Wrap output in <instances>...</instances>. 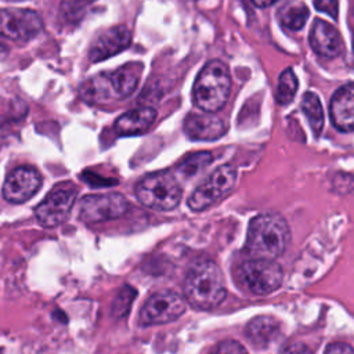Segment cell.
Here are the masks:
<instances>
[{"instance_id":"22","label":"cell","mask_w":354,"mask_h":354,"mask_svg":"<svg viewBox=\"0 0 354 354\" xmlns=\"http://www.w3.org/2000/svg\"><path fill=\"white\" fill-rule=\"evenodd\" d=\"M310 11L306 7V4L297 3V4H288L283 11L281 12V22L283 26L289 29H300L307 21Z\"/></svg>"},{"instance_id":"13","label":"cell","mask_w":354,"mask_h":354,"mask_svg":"<svg viewBox=\"0 0 354 354\" xmlns=\"http://www.w3.org/2000/svg\"><path fill=\"white\" fill-rule=\"evenodd\" d=\"M131 43V32L123 26H113L101 32L93 41L88 50V59L91 62L104 61L129 47Z\"/></svg>"},{"instance_id":"1","label":"cell","mask_w":354,"mask_h":354,"mask_svg":"<svg viewBox=\"0 0 354 354\" xmlns=\"http://www.w3.org/2000/svg\"><path fill=\"white\" fill-rule=\"evenodd\" d=\"M289 241L286 220L278 213H261L249 223L245 252L250 259L274 260L285 252Z\"/></svg>"},{"instance_id":"8","label":"cell","mask_w":354,"mask_h":354,"mask_svg":"<svg viewBox=\"0 0 354 354\" xmlns=\"http://www.w3.org/2000/svg\"><path fill=\"white\" fill-rule=\"evenodd\" d=\"M75 202L76 188L72 184L61 183L54 187L47 194L44 201L36 206V220L46 228H54L69 217Z\"/></svg>"},{"instance_id":"2","label":"cell","mask_w":354,"mask_h":354,"mask_svg":"<svg viewBox=\"0 0 354 354\" xmlns=\"http://www.w3.org/2000/svg\"><path fill=\"white\" fill-rule=\"evenodd\" d=\"M141 71V62H130L113 72H102L83 82L79 87V94L90 104H105L123 100L136 90Z\"/></svg>"},{"instance_id":"9","label":"cell","mask_w":354,"mask_h":354,"mask_svg":"<svg viewBox=\"0 0 354 354\" xmlns=\"http://www.w3.org/2000/svg\"><path fill=\"white\" fill-rule=\"evenodd\" d=\"M127 209L129 202L122 194L86 195L79 201V218L87 224L102 223L123 216Z\"/></svg>"},{"instance_id":"10","label":"cell","mask_w":354,"mask_h":354,"mask_svg":"<svg viewBox=\"0 0 354 354\" xmlns=\"http://www.w3.org/2000/svg\"><path fill=\"white\" fill-rule=\"evenodd\" d=\"M43 29L40 14L29 8H1L0 36L15 41H26L37 36Z\"/></svg>"},{"instance_id":"24","label":"cell","mask_w":354,"mask_h":354,"mask_svg":"<svg viewBox=\"0 0 354 354\" xmlns=\"http://www.w3.org/2000/svg\"><path fill=\"white\" fill-rule=\"evenodd\" d=\"M91 1L93 0H62V14L65 18H77Z\"/></svg>"},{"instance_id":"14","label":"cell","mask_w":354,"mask_h":354,"mask_svg":"<svg viewBox=\"0 0 354 354\" xmlns=\"http://www.w3.org/2000/svg\"><path fill=\"white\" fill-rule=\"evenodd\" d=\"M329 116L337 130H354V83L335 91L329 104Z\"/></svg>"},{"instance_id":"5","label":"cell","mask_w":354,"mask_h":354,"mask_svg":"<svg viewBox=\"0 0 354 354\" xmlns=\"http://www.w3.org/2000/svg\"><path fill=\"white\" fill-rule=\"evenodd\" d=\"M181 187L170 171L152 173L136 185L137 199L144 206L162 212L174 209L181 201Z\"/></svg>"},{"instance_id":"33","label":"cell","mask_w":354,"mask_h":354,"mask_svg":"<svg viewBox=\"0 0 354 354\" xmlns=\"http://www.w3.org/2000/svg\"><path fill=\"white\" fill-rule=\"evenodd\" d=\"M353 51H354V39H353Z\"/></svg>"},{"instance_id":"28","label":"cell","mask_w":354,"mask_h":354,"mask_svg":"<svg viewBox=\"0 0 354 354\" xmlns=\"http://www.w3.org/2000/svg\"><path fill=\"white\" fill-rule=\"evenodd\" d=\"M10 133H11L10 123L3 116H0V148L8 141Z\"/></svg>"},{"instance_id":"25","label":"cell","mask_w":354,"mask_h":354,"mask_svg":"<svg viewBox=\"0 0 354 354\" xmlns=\"http://www.w3.org/2000/svg\"><path fill=\"white\" fill-rule=\"evenodd\" d=\"M210 354H248L246 348L235 340H224L216 346Z\"/></svg>"},{"instance_id":"16","label":"cell","mask_w":354,"mask_h":354,"mask_svg":"<svg viewBox=\"0 0 354 354\" xmlns=\"http://www.w3.org/2000/svg\"><path fill=\"white\" fill-rule=\"evenodd\" d=\"M225 130L227 127L224 122L218 116L210 113H188L184 119V133L191 140H218L225 134Z\"/></svg>"},{"instance_id":"27","label":"cell","mask_w":354,"mask_h":354,"mask_svg":"<svg viewBox=\"0 0 354 354\" xmlns=\"http://www.w3.org/2000/svg\"><path fill=\"white\" fill-rule=\"evenodd\" d=\"M325 354H354V350L346 343H332L326 347Z\"/></svg>"},{"instance_id":"3","label":"cell","mask_w":354,"mask_h":354,"mask_svg":"<svg viewBox=\"0 0 354 354\" xmlns=\"http://www.w3.org/2000/svg\"><path fill=\"white\" fill-rule=\"evenodd\" d=\"M183 288L188 303L201 310L217 307L227 295L224 275L220 267L210 260H201L191 266Z\"/></svg>"},{"instance_id":"17","label":"cell","mask_w":354,"mask_h":354,"mask_svg":"<svg viewBox=\"0 0 354 354\" xmlns=\"http://www.w3.org/2000/svg\"><path fill=\"white\" fill-rule=\"evenodd\" d=\"M156 111L151 106L131 109L120 115L115 122V131L119 136H137L145 133L155 122Z\"/></svg>"},{"instance_id":"29","label":"cell","mask_w":354,"mask_h":354,"mask_svg":"<svg viewBox=\"0 0 354 354\" xmlns=\"http://www.w3.org/2000/svg\"><path fill=\"white\" fill-rule=\"evenodd\" d=\"M285 354H313V353H311V350H310L307 346H304V344H301V343H297V344L290 346V347L285 351Z\"/></svg>"},{"instance_id":"31","label":"cell","mask_w":354,"mask_h":354,"mask_svg":"<svg viewBox=\"0 0 354 354\" xmlns=\"http://www.w3.org/2000/svg\"><path fill=\"white\" fill-rule=\"evenodd\" d=\"M7 54V46H6V43L3 41V37L0 36V57H3V55H6Z\"/></svg>"},{"instance_id":"19","label":"cell","mask_w":354,"mask_h":354,"mask_svg":"<svg viewBox=\"0 0 354 354\" xmlns=\"http://www.w3.org/2000/svg\"><path fill=\"white\" fill-rule=\"evenodd\" d=\"M301 111L307 116L308 124L313 130V134L318 137L324 127V109L318 95L313 91H307L301 98Z\"/></svg>"},{"instance_id":"26","label":"cell","mask_w":354,"mask_h":354,"mask_svg":"<svg viewBox=\"0 0 354 354\" xmlns=\"http://www.w3.org/2000/svg\"><path fill=\"white\" fill-rule=\"evenodd\" d=\"M314 6L318 11L328 14L333 19H337V14H339L337 0H314Z\"/></svg>"},{"instance_id":"11","label":"cell","mask_w":354,"mask_h":354,"mask_svg":"<svg viewBox=\"0 0 354 354\" xmlns=\"http://www.w3.org/2000/svg\"><path fill=\"white\" fill-rule=\"evenodd\" d=\"M185 311V300L173 290H159L149 296L140 311V324L144 326L166 324L177 319Z\"/></svg>"},{"instance_id":"12","label":"cell","mask_w":354,"mask_h":354,"mask_svg":"<svg viewBox=\"0 0 354 354\" xmlns=\"http://www.w3.org/2000/svg\"><path fill=\"white\" fill-rule=\"evenodd\" d=\"M41 187V176L32 166L15 167L3 184V196L11 203H22L30 199Z\"/></svg>"},{"instance_id":"32","label":"cell","mask_w":354,"mask_h":354,"mask_svg":"<svg viewBox=\"0 0 354 354\" xmlns=\"http://www.w3.org/2000/svg\"><path fill=\"white\" fill-rule=\"evenodd\" d=\"M4 1H11V3H15V1H25V0H4Z\"/></svg>"},{"instance_id":"7","label":"cell","mask_w":354,"mask_h":354,"mask_svg":"<svg viewBox=\"0 0 354 354\" xmlns=\"http://www.w3.org/2000/svg\"><path fill=\"white\" fill-rule=\"evenodd\" d=\"M236 169L232 165L218 166L188 198V207L201 212L223 199L235 185Z\"/></svg>"},{"instance_id":"23","label":"cell","mask_w":354,"mask_h":354,"mask_svg":"<svg viewBox=\"0 0 354 354\" xmlns=\"http://www.w3.org/2000/svg\"><path fill=\"white\" fill-rule=\"evenodd\" d=\"M136 295H137L136 289H133L131 286H123L119 290V293L116 295V297L113 300V304H112L113 317H116V318L124 317L129 313Z\"/></svg>"},{"instance_id":"30","label":"cell","mask_w":354,"mask_h":354,"mask_svg":"<svg viewBox=\"0 0 354 354\" xmlns=\"http://www.w3.org/2000/svg\"><path fill=\"white\" fill-rule=\"evenodd\" d=\"M252 1H253V4H254V6L264 8V7H268V6L274 4L277 0H252Z\"/></svg>"},{"instance_id":"20","label":"cell","mask_w":354,"mask_h":354,"mask_svg":"<svg viewBox=\"0 0 354 354\" xmlns=\"http://www.w3.org/2000/svg\"><path fill=\"white\" fill-rule=\"evenodd\" d=\"M299 87V80L296 73L293 72L292 68L285 69L278 80V86H277V102L279 105H288L293 101L295 94L297 91Z\"/></svg>"},{"instance_id":"4","label":"cell","mask_w":354,"mask_h":354,"mask_svg":"<svg viewBox=\"0 0 354 354\" xmlns=\"http://www.w3.org/2000/svg\"><path fill=\"white\" fill-rule=\"evenodd\" d=\"M231 90V75L221 61L207 62L194 83V101L205 112L213 113L220 111Z\"/></svg>"},{"instance_id":"15","label":"cell","mask_w":354,"mask_h":354,"mask_svg":"<svg viewBox=\"0 0 354 354\" xmlns=\"http://www.w3.org/2000/svg\"><path fill=\"white\" fill-rule=\"evenodd\" d=\"M311 48L321 57L335 58L340 54L342 39L339 32L324 19H314L308 33Z\"/></svg>"},{"instance_id":"21","label":"cell","mask_w":354,"mask_h":354,"mask_svg":"<svg viewBox=\"0 0 354 354\" xmlns=\"http://www.w3.org/2000/svg\"><path fill=\"white\" fill-rule=\"evenodd\" d=\"M212 160L213 156L210 152H196L183 159V162L177 166V171L184 177H191L206 169L212 163Z\"/></svg>"},{"instance_id":"18","label":"cell","mask_w":354,"mask_h":354,"mask_svg":"<svg viewBox=\"0 0 354 354\" xmlns=\"http://www.w3.org/2000/svg\"><path fill=\"white\" fill-rule=\"evenodd\" d=\"M246 336L256 347H267L279 336V324L271 317H256L248 324Z\"/></svg>"},{"instance_id":"6","label":"cell","mask_w":354,"mask_h":354,"mask_svg":"<svg viewBox=\"0 0 354 354\" xmlns=\"http://www.w3.org/2000/svg\"><path fill=\"white\" fill-rule=\"evenodd\" d=\"M236 282L253 295H268L282 283V268L272 260L249 259L234 271Z\"/></svg>"}]
</instances>
